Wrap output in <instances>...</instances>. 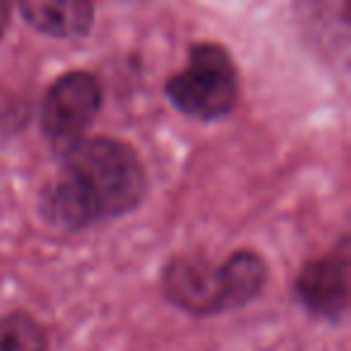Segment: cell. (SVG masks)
<instances>
[{"mask_svg":"<svg viewBox=\"0 0 351 351\" xmlns=\"http://www.w3.org/2000/svg\"><path fill=\"white\" fill-rule=\"evenodd\" d=\"M39 215L51 229L75 234L130 215L147 195L140 154L116 137H84L58 156Z\"/></svg>","mask_w":351,"mask_h":351,"instance_id":"obj_1","label":"cell"},{"mask_svg":"<svg viewBox=\"0 0 351 351\" xmlns=\"http://www.w3.org/2000/svg\"><path fill=\"white\" fill-rule=\"evenodd\" d=\"M267 260L255 250H236L215 263L202 253L173 255L161 269V293L173 308L197 317L239 311L263 293Z\"/></svg>","mask_w":351,"mask_h":351,"instance_id":"obj_2","label":"cell"},{"mask_svg":"<svg viewBox=\"0 0 351 351\" xmlns=\"http://www.w3.org/2000/svg\"><path fill=\"white\" fill-rule=\"evenodd\" d=\"M171 106L193 121L212 123L231 116L241 99L239 68L229 49L217 41H195L188 60L166 80Z\"/></svg>","mask_w":351,"mask_h":351,"instance_id":"obj_3","label":"cell"},{"mask_svg":"<svg viewBox=\"0 0 351 351\" xmlns=\"http://www.w3.org/2000/svg\"><path fill=\"white\" fill-rule=\"evenodd\" d=\"M101 111V82L87 70L60 75L41 101V132L56 154H63L87 137Z\"/></svg>","mask_w":351,"mask_h":351,"instance_id":"obj_4","label":"cell"},{"mask_svg":"<svg viewBox=\"0 0 351 351\" xmlns=\"http://www.w3.org/2000/svg\"><path fill=\"white\" fill-rule=\"evenodd\" d=\"M293 291L311 315L327 322L344 320L349 311V241L341 239L335 250L308 260Z\"/></svg>","mask_w":351,"mask_h":351,"instance_id":"obj_5","label":"cell"},{"mask_svg":"<svg viewBox=\"0 0 351 351\" xmlns=\"http://www.w3.org/2000/svg\"><path fill=\"white\" fill-rule=\"evenodd\" d=\"M20 12L39 34L77 41L94 25V0H20Z\"/></svg>","mask_w":351,"mask_h":351,"instance_id":"obj_6","label":"cell"},{"mask_svg":"<svg viewBox=\"0 0 351 351\" xmlns=\"http://www.w3.org/2000/svg\"><path fill=\"white\" fill-rule=\"evenodd\" d=\"M0 351H49V335L27 311L0 317Z\"/></svg>","mask_w":351,"mask_h":351,"instance_id":"obj_7","label":"cell"},{"mask_svg":"<svg viewBox=\"0 0 351 351\" xmlns=\"http://www.w3.org/2000/svg\"><path fill=\"white\" fill-rule=\"evenodd\" d=\"M8 25H10V0H0V39L5 36Z\"/></svg>","mask_w":351,"mask_h":351,"instance_id":"obj_8","label":"cell"}]
</instances>
